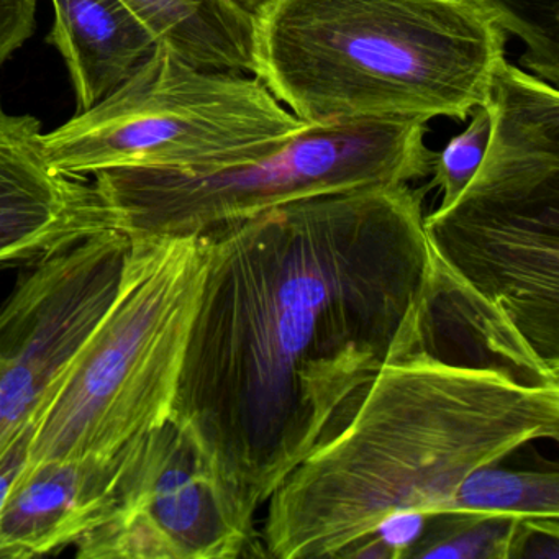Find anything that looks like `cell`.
<instances>
[{"label": "cell", "instance_id": "6da1fadb", "mask_svg": "<svg viewBox=\"0 0 559 559\" xmlns=\"http://www.w3.org/2000/svg\"><path fill=\"white\" fill-rule=\"evenodd\" d=\"M428 188L302 199L205 234L207 271L171 418L261 556L257 513L338 433L430 286Z\"/></svg>", "mask_w": 559, "mask_h": 559}, {"label": "cell", "instance_id": "7a4b0ae2", "mask_svg": "<svg viewBox=\"0 0 559 559\" xmlns=\"http://www.w3.org/2000/svg\"><path fill=\"white\" fill-rule=\"evenodd\" d=\"M558 435L559 366L437 254L348 424L271 493L263 558H365L385 523L450 519L474 473Z\"/></svg>", "mask_w": 559, "mask_h": 559}, {"label": "cell", "instance_id": "3957f363", "mask_svg": "<svg viewBox=\"0 0 559 559\" xmlns=\"http://www.w3.org/2000/svg\"><path fill=\"white\" fill-rule=\"evenodd\" d=\"M253 25V76L307 126L463 122L506 58L469 0H270Z\"/></svg>", "mask_w": 559, "mask_h": 559}, {"label": "cell", "instance_id": "277c9868", "mask_svg": "<svg viewBox=\"0 0 559 559\" xmlns=\"http://www.w3.org/2000/svg\"><path fill=\"white\" fill-rule=\"evenodd\" d=\"M484 106L486 155L447 209L424 217L444 266L559 366V93L500 61Z\"/></svg>", "mask_w": 559, "mask_h": 559}, {"label": "cell", "instance_id": "5b68a950", "mask_svg": "<svg viewBox=\"0 0 559 559\" xmlns=\"http://www.w3.org/2000/svg\"><path fill=\"white\" fill-rule=\"evenodd\" d=\"M205 271L204 235L130 240L116 299L38 417L28 463L112 456L171 417Z\"/></svg>", "mask_w": 559, "mask_h": 559}, {"label": "cell", "instance_id": "8992f818", "mask_svg": "<svg viewBox=\"0 0 559 559\" xmlns=\"http://www.w3.org/2000/svg\"><path fill=\"white\" fill-rule=\"evenodd\" d=\"M425 133V123L389 120L307 126L257 162L104 169L94 186L129 240L202 237L289 202L427 178L437 153Z\"/></svg>", "mask_w": 559, "mask_h": 559}, {"label": "cell", "instance_id": "52a82bcc", "mask_svg": "<svg viewBox=\"0 0 559 559\" xmlns=\"http://www.w3.org/2000/svg\"><path fill=\"white\" fill-rule=\"evenodd\" d=\"M306 127L258 78L201 70L159 44L119 90L41 140L55 169L86 176L245 165Z\"/></svg>", "mask_w": 559, "mask_h": 559}, {"label": "cell", "instance_id": "ba28073f", "mask_svg": "<svg viewBox=\"0 0 559 559\" xmlns=\"http://www.w3.org/2000/svg\"><path fill=\"white\" fill-rule=\"evenodd\" d=\"M130 240L97 235L37 264L0 309V444L38 421L116 299Z\"/></svg>", "mask_w": 559, "mask_h": 559}, {"label": "cell", "instance_id": "9c48e42d", "mask_svg": "<svg viewBox=\"0 0 559 559\" xmlns=\"http://www.w3.org/2000/svg\"><path fill=\"white\" fill-rule=\"evenodd\" d=\"M83 559H231L254 556L207 457L173 420L130 443L110 512L76 542Z\"/></svg>", "mask_w": 559, "mask_h": 559}, {"label": "cell", "instance_id": "30bf717a", "mask_svg": "<svg viewBox=\"0 0 559 559\" xmlns=\"http://www.w3.org/2000/svg\"><path fill=\"white\" fill-rule=\"evenodd\" d=\"M41 122L0 99V266L38 264L116 230L96 186L48 162Z\"/></svg>", "mask_w": 559, "mask_h": 559}, {"label": "cell", "instance_id": "8fae6325", "mask_svg": "<svg viewBox=\"0 0 559 559\" xmlns=\"http://www.w3.org/2000/svg\"><path fill=\"white\" fill-rule=\"evenodd\" d=\"M130 443L112 456L28 463L0 510V558L76 545L112 509Z\"/></svg>", "mask_w": 559, "mask_h": 559}, {"label": "cell", "instance_id": "7c38bea8", "mask_svg": "<svg viewBox=\"0 0 559 559\" xmlns=\"http://www.w3.org/2000/svg\"><path fill=\"white\" fill-rule=\"evenodd\" d=\"M53 8L47 41L67 61L78 114L119 90L159 45L123 0H53Z\"/></svg>", "mask_w": 559, "mask_h": 559}, {"label": "cell", "instance_id": "4fadbf2b", "mask_svg": "<svg viewBox=\"0 0 559 559\" xmlns=\"http://www.w3.org/2000/svg\"><path fill=\"white\" fill-rule=\"evenodd\" d=\"M173 53L201 70L254 73L253 14L235 0H123Z\"/></svg>", "mask_w": 559, "mask_h": 559}, {"label": "cell", "instance_id": "5bb4252c", "mask_svg": "<svg viewBox=\"0 0 559 559\" xmlns=\"http://www.w3.org/2000/svg\"><path fill=\"white\" fill-rule=\"evenodd\" d=\"M450 519L451 523L515 520L536 535L558 539V473H510L496 466L484 467L461 487Z\"/></svg>", "mask_w": 559, "mask_h": 559}, {"label": "cell", "instance_id": "9a60e30c", "mask_svg": "<svg viewBox=\"0 0 559 559\" xmlns=\"http://www.w3.org/2000/svg\"><path fill=\"white\" fill-rule=\"evenodd\" d=\"M503 32L525 44L522 64L539 80L559 83V0H469Z\"/></svg>", "mask_w": 559, "mask_h": 559}, {"label": "cell", "instance_id": "2e32d148", "mask_svg": "<svg viewBox=\"0 0 559 559\" xmlns=\"http://www.w3.org/2000/svg\"><path fill=\"white\" fill-rule=\"evenodd\" d=\"M471 122L461 135L454 136L447 148L437 153L431 175L433 181L427 186L428 191L440 188L443 191L440 207L456 201L467 182L476 175L490 136V114L486 106H476L469 114Z\"/></svg>", "mask_w": 559, "mask_h": 559}, {"label": "cell", "instance_id": "e0dca14e", "mask_svg": "<svg viewBox=\"0 0 559 559\" xmlns=\"http://www.w3.org/2000/svg\"><path fill=\"white\" fill-rule=\"evenodd\" d=\"M37 0H0V67L34 35Z\"/></svg>", "mask_w": 559, "mask_h": 559}, {"label": "cell", "instance_id": "ac0fdd59", "mask_svg": "<svg viewBox=\"0 0 559 559\" xmlns=\"http://www.w3.org/2000/svg\"><path fill=\"white\" fill-rule=\"evenodd\" d=\"M237 4H240L245 11L250 12V14H254V12L260 11L264 4H267L270 0H235Z\"/></svg>", "mask_w": 559, "mask_h": 559}]
</instances>
